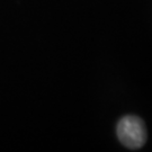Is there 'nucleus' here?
Returning <instances> with one entry per match:
<instances>
[{
  "mask_svg": "<svg viewBox=\"0 0 152 152\" xmlns=\"http://www.w3.org/2000/svg\"><path fill=\"white\" fill-rule=\"evenodd\" d=\"M116 134L121 143L131 150L142 148L148 137L144 122L135 115H126L122 117L116 125Z\"/></svg>",
  "mask_w": 152,
  "mask_h": 152,
  "instance_id": "1",
  "label": "nucleus"
}]
</instances>
